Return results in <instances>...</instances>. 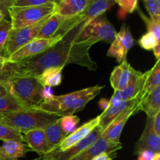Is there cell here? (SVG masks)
<instances>
[{"label": "cell", "mask_w": 160, "mask_h": 160, "mask_svg": "<svg viewBox=\"0 0 160 160\" xmlns=\"http://www.w3.org/2000/svg\"><path fill=\"white\" fill-rule=\"evenodd\" d=\"M152 160H160V153H155Z\"/></svg>", "instance_id": "obj_46"}, {"label": "cell", "mask_w": 160, "mask_h": 160, "mask_svg": "<svg viewBox=\"0 0 160 160\" xmlns=\"http://www.w3.org/2000/svg\"><path fill=\"white\" fill-rule=\"evenodd\" d=\"M138 112H140L139 111V105L135 107L127 109L126 111L119 115L117 118L114 119L111 122L110 124L106 128V130L103 131L102 137L112 142L120 143V138L125 124L131 116L134 115Z\"/></svg>", "instance_id": "obj_17"}, {"label": "cell", "mask_w": 160, "mask_h": 160, "mask_svg": "<svg viewBox=\"0 0 160 160\" xmlns=\"http://www.w3.org/2000/svg\"><path fill=\"white\" fill-rule=\"evenodd\" d=\"M49 17L31 26L22 28H16V29L12 28L9 32L4 49H3L2 56L7 59L9 56L17 51L19 48L23 47L33 39L36 38L41 28Z\"/></svg>", "instance_id": "obj_7"}, {"label": "cell", "mask_w": 160, "mask_h": 160, "mask_svg": "<svg viewBox=\"0 0 160 160\" xmlns=\"http://www.w3.org/2000/svg\"><path fill=\"white\" fill-rule=\"evenodd\" d=\"M56 2V0H14L12 6L16 7H25V6H37Z\"/></svg>", "instance_id": "obj_34"}, {"label": "cell", "mask_w": 160, "mask_h": 160, "mask_svg": "<svg viewBox=\"0 0 160 160\" xmlns=\"http://www.w3.org/2000/svg\"><path fill=\"white\" fill-rule=\"evenodd\" d=\"M8 88L25 109H37L43 102L44 87L33 77H12L8 83Z\"/></svg>", "instance_id": "obj_4"}, {"label": "cell", "mask_w": 160, "mask_h": 160, "mask_svg": "<svg viewBox=\"0 0 160 160\" xmlns=\"http://www.w3.org/2000/svg\"><path fill=\"white\" fill-rule=\"evenodd\" d=\"M121 143H116L101 136L93 145L80 152L70 160H92L102 152H117L122 148Z\"/></svg>", "instance_id": "obj_16"}, {"label": "cell", "mask_w": 160, "mask_h": 160, "mask_svg": "<svg viewBox=\"0 0 160 160\" xmlns=\"http://www.w3.org/2000/svg\"><path fill=\"white\" fill-rule=\"evenodd\" d=\"M133 69L127 60L114 68L109 78L110 84L114 91H122L127 87Z\"/></svg>", "instance_id": "obj_20"}, {"label": "cell", "mask_w": 160, "mask_h": 160, "mask_svg": "<svg viewBox=\"0 0 160 160\" xmlns=\"http://www.w3.org/2000/svg\"><path fill=\"white\" fill-rule=\"evenodd\" d=\"M152 50H153V53H154V56H156V59H159L160 57V43L158 44L157 45H156Z\"/></svg>", "instance_id": "obj_44"}, {"label": "cell", "mask_w": 160, "mask_h": 160, "mask_svg": "<svg viewBox=\"0 0 160 160\" xmlns=\"http://www.w3.org/2000/svg\"><path fill=\"white\" fill-rule=\"evenodd\" d=\"M98 123H99V117L98 116L95 118L86 122L85 123L80 127L78 129L75 130L71 134H68L57 146L53 148L52 151L63 152L68 149L69 148L87 137L97 126H98Z\"/></svg>", "instance_id": "obj_15"}, {"label": "cell", "mask_w": 160, "mask_h": 160, "mask_svg": "<svg viewBox=\"0 0 160 160\" xmlns=\"http://www.w3.org/2000/svg\"><path fill=\"white\" fill-rule=\"evenodd\" d=\"M104 86L95 85L62 95H54L45 100L37 109L60 116L73 115L83 110L88 103L101 92Z\"/></svg>", "instance_id": "obj_2"}, {"label": "cell", "mask_w": 160, "mask_h": 160, "mask_svg": "<svg viewBox=\"0 0 160 160\" xmlns=\"http://www.w3.org/2000/svg\"><path fill=\"white\" fill-rule=\"evenodd\" d=\"M158 86H160V59H157L154 67L148 70V76L145 80V84L141 92L142 98L143 99L147 95L154 90Z\"/></svg>", "instance_id": "obj_25"}, {"label": "cell", "mask_w": 160, "mask_h": 160, "mask_svg": "<svg viewBox=\"0 0 160 160\" xmlns=\"http://www.w3.org/2000/svg\"><path fill=\"white\" fill-rule=\"evenodd\" d=\"M113 1L120 6L122 10L128 13H131L138 8V0H113Z\"/></svg>", "instance_id": "obj_35"}, {"label": "cell", "mask_w": 160, "mask_h": 160, "mask_svg": "<svg viewBox=\"0 0 160 160\" xmlns=\"http://www.w3.org/2000/svg\"><path fill=\"white\" fill-rule=\"evenodd\" d=\"M144 4L150 18L160 23V0H144Z\"/></svg>", "instance_id": "obj_32"}, {"label": "cell", "mask_w": 160, "mask_h": 160, "mask_svg": "<svg viewBox=\"0 0 160 160\" xmlns=\"http://www.w3.org/2000/svg\"><path fill=\"white\" fill-rule=\"evenodd\" d=\"M86 6L87 0H59L55 12L64 17H74L82 13Z\"/></svg>", "instance_id": "obj_21"}, {"label": "cell", "mask_w": 160, "mask_h": 160, "mask_svg": "<svg viewBox=\"0 0 160 160\" xmlns=\"http://www.w3.org/2000/svg\"><path fill=\"white\" fill-rule=\"evenodd\" d=\"M3 18H5L4 15H3L2 12L1 11H0V22H1L2 20V19H3Z\"/></svg>", "instance_id": "obj_47"}, {"label": "cell", "mask_w": 160, "mask_h": 160, "mask_svg": "<svg viewBox=\"0 0 160 160\" xmlns=\"http://www.w3.org/2000/svg\"><path fill=\"white\" fill-rule=\"evenodd\" d=\"M88 20L84 17L76 25L63 34L62 38L44 52L25 60L6 62L11 78L16 76L36 78L45 70L61 67L68 64H77L89 70H95L97 64L89 54L93 45L78 40L80 34Z\"/></svg>", "instance_id": "obj_1"}, {"label": "cell", "mask_w": 160, "mask_h": 160, "mask_svg": "<svg viewBox=\"0 0 160 160\" xmlns=\"http://www.w3.org/2000/svg\"><path fill=\"white\" fill-rule=\"evenodd\" d=\"M155 153H153L152 152L148 151V150H145V151H142L139 153L138 156V160H152V159L153 156H154Z\"/></svg>", "instance_id": "obj_40"}, {"label": "cell", "mask_w": 160, "mask_h": 160, "mask_svg": "<svg viewBox=\"0 0 160 160\" xmlns=\"http://www.w3.org/2000/svg\"><path fill=\"white\" fill-rule=\"evenodd\" d=\"M56 2L37 6L16 7L11 6L8 10V17L10 18L12 29L31 26L56 12Z\"/></svg>", "instance_id": "obj_5"}, {"label": "cell", "mask_w": 160, "mask_h": 160, "mask_svg": "<svg viewBox=\"0 0 160 160\" xmlns=\"http://www.w3.org/2000/svg\"><path fill=\"white\" fill-rule=\"evenodd\" d=\"M134 44V40L130 31V28L123 23L120 31L117 33L113 42L111 43L107 56L109 57L115 58L120 62H123L127 60L128 51L132 48Z\"/></svg>", "instance_id": "obj_11"}, {"label": "cell", "mask_w": 160, "mask_h": 160, "mask_svg": "<svg viewBox=\"0 0 160 160\" xmlns=\"http://www.w3.org/2000/svg\"><path fill=\"white\" fill-rule=\"evenodd\" d=\"M103 131L99 126H97L88 135L79 142L76 143L63 152L51 151L43 156H39L41 160H70L84 149L93 145L102 136Z\"/></svg>", "instance_id": "obj_10"}, {"label": "cell", "mask_w": 160, "mask_h": 160, "mask_svg": "<svg viewBox=\"0 0 160 160\" xmlns=\"http://www.w3.org/2000/svg\"><path fill=\"white\" fill-rule=\"evenodd\" d=\"M83 18V13L74 17H64L54 12L42 25L37 38H50L57 34H65Z\"/></svg>", "instance_id": "obj_8"}, {"label": "cell", "mask_w": 160, "mask_h": 160, "mask_svg": "<svg viewBox=\"0 0 160 160\" xmlns=\"http://www.w3.org/2000/svg\"><path fill=\"white\" fill-rule=\"evenodd\" d=\"M9 93V88H8V85L2 84V83H0V97L8 95Z\"/></svg>", "instance_id": "obj_42"}, {"label": "cell", "mask_w": 160, "mask_h": 160, "mask_svg": "<svg viewBox=\"0 0 160 160\" xmlns=\"http://www.w3.org/2000/svg\"><path fill=\"white\" fill-rule=\"evenodd\" d=\"M42 98H43V101L51 98V97L53 95L52 91L51 88L44 87L43 90H42Z\"/></svg>", "instance_id": "obj_41"}, {"label": "cell", "mask_w": 160, "mask_h": 160, "mask_svg": "<svg viewBox=\"0 0 160 160\" xmlns=\"http://www.w3.org/2000/svg\"><path fill=\"white\" fill-rule=\"evenodd\" d=\"M114 4L115 2L113 0H87V6L82 13L88 21H91L105 14Z\"/></svg>", "instance_id": "obj_23"}, {"label": "cell", "mask_w": 160, "mask_h": 160, "mask_svg": "<svg viewBox=\"0 0 160 160\" xmlns=\"http://www.w3.org/2000/svg\"><path fill=\"white\" fill-rule=\"evenodd\" d=\"M14 0H0V11L5 17L8 16V10L12 6Z\"/></svg>", "instance_id": "obj_37"}, {"label": "cell", "mask_w": 160, "mask_h": 160, "mask_svg": "<svg viewBox=\"0 0 160 160\" xmlns=\"http://www.w3.org/2000/svg\"><path fill=\"white\" fill-rule=\"evenodd\" d=\"M31 151L27 144L17 140L4 141L0 146V159L19 160Z\"/></svg>", "instance_id": "obj_19"}, {"label": "cell", "mask_w": 160, "mask_h": 160, "mask_svg": "<svg viewBox=\"0 0 160 160\" xmlns=\"http://www.w3.org/2000/svg\"><path fill=\"white\" fill-rule=\"evenodd\" d=\"M11 29H12V25L10 20H7L6 17L3 18L2 20L0 22V55L2 56Z\"/></svg>", "instance_id": "obj_31"}, {"label": "cell", "mask_w": 160, "mask_h": 160, "mask_svg": "<svg viewBox=\"0 0 160 160\" xmlns=\"http://www.w3.org/2000/svg\"><path fill=\"white\" fill-rule=\"evenodd\" d=\"M62 69L61 67L47 69L35 78L43 87H56L62 83Z\"/></svg>", "instance_id": "obj_24"}, {"label": "cell", "mask_w": 160, "mask_h": 160, "mask_svg": "<svg viewBox=\"0 0 160 160\" xmlns=\"http://www.w3.org/2000/svg\"><path fill=\"white\" fill-rule=\"evenodd\" d=\"M59 122L62 131L64 134L68 135L76 130L77 125L80 122V118L78 116L74 115L62 116L59 120Z\"/></svg>", "instance_id": "obj_29"}, {"label": "cell", "mask_w": 160, "mask_h": 160, "mask_svg": "<svg viewBox=\"0 0 160 160\" xmlns=\"http://www.w3.org/2000/svg\"><path fill=\"white\" fill-rule=\"evenodd\" d=\"M137 9L138 11V13L140 15L141 18L142 19L145 26H146L148 32H150L154 34L155 37L157 38V40L160 42V23H158V22L152 20L150 17H147L138 8H137Z\"/></svg>", "instance_id": "obj_30"}, {"label": "cell", "mask_w": 160, "mask_h": 160, "mask_svg": "<svg viewBox=\"0 0 160 160\" xmlns=\"http://www.w3.org/2000/svg\"><path fill=\"white\" fill-rule=\"evenodd\" d=\"M98 104H99L100 108H101V109H102V111H103L108 107V106H109V100L106 99V98H102V99L100 100V102H99V103H98Z\"/></svg>", "instance_id": "obj_43"}, {"label": "cell", "mask_w": 160, "mask_h": 160, "mask_svg": "<svg viewBox=\"0 0 160 160\" xmlns=\"http://www.w3.org/2000/svg\"><path fill=\"white\" fill-rule=\"evenodd\" d=\"M148 73V71L142 73L133 69L127 87L122 91H114L113 95L109 102H112L120 100H129L137 97L142 91Z\"/></svg>", "instance_id": "obj_13"}, {"label": "cell", "mask_w": 160, "mask_h": 160, "mask_svg": "<svg viewBox=\"0 0 160 160\" xmlns=\"http://www.w3.org/2000/svg\"><path fill=\"white\" fill-rule=\"evenodd\" d=\"M160 42L157 40L155 35L150 32L143 34L138 40V44L142 48L145 50H152L156 45L159 44Z\"/></svg>", "instance_id": "obj_33"}, {"label": "cell", "mask_w": 160, "mask_h": 160, "mask_svg": "<svg viewBox=\"0 0 160 160\" xmlns=\"http://www.w3.org/2000/svg\"><path fill=\"white\" fill-rule=\"evenodd\" d=\"M145 150L160 153V137L153 130L152 118H147L143 133L134 146V155H138Z\"/></svg>", "instance_id": "obj_14"}, {"label": "cell", "mask_w": 160, "mask_h": 160, "mask_svg": "<svg viewBox=\"0 0 160 160\" xmlns=\"http://www.w3.org/2000/svg\"><path fill=\"white\" fill-rule=\"evenodd\" d=\"M7 62L8 59H6V58H5L4 56H2V55H0V64H5Z\"/></svg>", "instance_id": "obj_45"}, {"label": "cell", "mask_w": 160, "mask_h": 160, "mask_svg": "<svg viewBox=\"0 0 160 160\" xmlns=\"http://www.w3.org/2000/svg\"><path fill=\"white\" fill-rule=\"evenodd\" d=\"M0 140H17L24 142L23 134L16 128L0 122Z\"/></svg>", "instance_id": "obj_28"}, {"label": "cell", "mask_w": 160, "mask_h": 160, "mask_svg": "<svg viewBox=\"0 0 160 160\" xmlns=\"http://www.w3.org/2000/svg\"><path fill=\"white\" fill-rule=\"evenodd\" d=\"M62 35L63 34H57L52 37L42 38H36L9 56L7 58L8 61L19 62L34 57L51 48L62 38Z\"/></svg>", "instance_id": "obj_9"}, {"label": "cell", "mask_w": 160, "mask_h": 160, "mask_svg": "<svg viewBox=\"0 0 160 160\" xmlns=\"http://www.w3.org/2000/svg\"><path fill=\"white\" fill-rule=\"evenodd\" d=\"M117 157V152H102L94 157L92 160H113Z\"/></svg>", "instance_id": "obj_38"}, {"label": "cell", "mask_w": 160, "mask_h": 160, "mask_svg": "<svg viewBox=\"0 0 160 160\" xmlns=\"http://www.w3.org/2000/svg\"><path fill=\"white\" fill-rule=\"evenodd\" d=\"M152 128L155 133L160 137V111L152 118Z\"/></svg>", "instance_id": "obj_39"}, {"label": "cell", "mask_w": 160, "mask_h": 160, "mask_svg": "<svg viewBox=\"0 0 160 160\" xmlns=\"http://www.w3.org/2000/svg\"><path fill=\"white\" fill-rule=\"evenodd\" d=\"M113 25L107 20L105 14L93 19L87 23L80 34L78 40L94 44L98 42L112 43L117 35Z\"/></svg>", "instance_id": "obj_6"}, {"label": "cell", "mask_w": 160, "mask_h": 160, "mask_svg": "<svg viewBox=\"0 0 160 160\" xmlns=\"http://www.w3.org/2000/svg\"><path fill=\"white\" fill-rule=\"evenodd\" d=\"M59 120H58L54 123L49 125L48 127L45 128V129H43L47 141H48V144L52 147V148L57 146L67 136V134H64L63 131L61 129Z\"/></svg>", "instance_id": "obj_26"}, {"label": "cell", "mask_w": 160, "mask_h": 160, "mask_svg": "<svg viewBox=\"0 0 160 160\" xmlns=\"http://www.w3.org/2000/svg\"><path fill=\"white\" fill-rule=\"evenodd\" d=\"M11 76L6 67V62L5 64H0V83L8 85Z\"/></svg>", "instance_id": "obj_36"}, {"label": "cell", "mask_w": 160, "mask_h": 160, "mask_svg": "<svg viewBox=\"0 0 160 160\" xmlns=\"http://www.w3.org/2000/svg\"><path fill=\"white\" fill-rule=\"evenodd\" d=\"M142 100V95L140 93L137 97L132 99L120 100V101H116L112 102H109L108 107L98 116L99 117L98 126L102 128V131H105L114 119L117 118L119 115L123 113L127 109L138 106Z\"/></svg>", "instance_id": "obj_12"}, {"label": "cell", "mask_w": 160, "mask_h": 160, "mask_svg": "<svg viewBox=\"0 0 160 160\" xmlns=\"http://www.w3.org/2000/svg\"><path fill=\"white\" fill-rule=\"evenodd\" d=\"M2 114L0 113V122L2 121Z\"/></svg>", "instance_id": "obj_48"}, {"label": "cell", "mask_w": 160, "mask_h": 160, "mask_svg": "<svg viewBox=\"0 0 160 160\" xmlns=\"http://www.w3.org/2000/svg\"><path fill=\"white\" fill-rule=\"evenodd\" d=\"M24 109L23 106L10 93L0 97V113L1 114L17 112Z\"/></svg>", "instance_id": "obj_27"}, {"label": "cell", "mask_w": 160, "mask_h": 160, "mask_svg": "<svg viewBox=\"0 0 160 160\" xmlns=\"http://www.w3.org/2000/svg\"><path fill=\"white\" fill-rule=\"evenodd\" d=\"M62 117L38 109H24L17 112L2 114V123L20 131L22 134L36 129H45Z\"/></svg>", "instance_id": "obj_3"}, {"label": "cell", "mask_w": 160, "mask_h": 160, "mask_svg": "<svg viewBox=\"0 0 160 160\" xmlns=\"http://www.w3.org/2000/svg\"><path fill=\"white\" fill-rule=\"evenodd\" d=\"M0 160H2V159H0Z\"/></svg>", "instance_id": "obj_49"}, {"label": "cell", "mask_w": 160, "mask_h": 160, "mask_svg": "<svg viewBox=\"0 0 160 160\" xmlns=\"http://www.w3.org/2000/svg\"><path fill=\"white\" fill-rule=\"evenodd\" d=\"M23 134L24 142H26L31 151L37 152L39 156L49 152L52 149L47 141L43 129L32 130Z\"/></svg>", "instance_id": "obj_18"}, {"label": "cell", "mask_w": 160, "mask_h": 160, "mask_svg": "<svg viewBox=\"0 0 160 160\" xmlns=\"http://www.w3.org/2000/svg\"><path fill=\"white\" fill-rule=\"evenodd\" d=\"M146 113L147 118H153L160 111V86L152 91L139 104V111Z\"/></svg>", "instance_id": "obj_22"}]
</instances>
